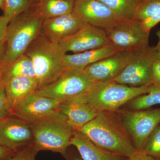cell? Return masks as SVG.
Wrapping results in <instances>:
<instances>
[{"instance_id":"29","label":"cell","mask_w":160,"mask_h":160,"mask_svg":"<svg viewBox=\"0 0 160 160\" xmlns=\"http://www.w3.org/2000/svg\"><path fill=\"white\" fill-rule=\"evenodd\" d=\"M160 22V11L146 19L141 21L142 26L146 31L150 32L151 29Z\"/></svg>"},{"instance_id":"7","label":"cell","mask_w":160,"mask_h":160,"mask_svg":"<svg viewBox=\"0 0 160 160\" xmlns=\"http://www.w3.org/2000/svg\"><path fill=\"white\" fill-rule=\"evenodd\" d=\"M117 113L137 150H143L147 140L160 123L159 109L120 110Z\"/></svg>"},{"instance_id":"22","label":"cell","mask_w":160,"mask_h":160,"mask_svg":"<svg viewBox=\"0 0 160 160\" xmlns=\"http://www.w3.org/2000/svg\"><path fill=\"white\" fill-rule=\"evenodd\" d=\"M74 3L66 0H42L35 9L45 19L73 11Z\"/></svg>"},{"instance_id":"33","label":"cell","mask_w":160,"mask_h":160,"mask_svg":"<svg viewBox=\"0 0 160 160\" xmlns=\"http://www.w3.org/2000/svg\"><path fill=\"white\" fill-rule=\"evenodd\" d=\"M6 50V42H0V72L5 65Z\"/></svg>"},{"instance_id":"37","label":"cell","mask_w":160,"mask_h":160,"mask_svg":"<svg viewBox=\"0 0 160 160\" xmlns=\"http://www.w3.org/2000/svg\"><path fill=\"white\" fill-rule=\"evenodd\" d=\"M31 8H35L42 0H28Z\"/></svg>"},{"instance_id":"9","label":"cell","mask_w":160,"mask_h":160,"mask_svg":"<svg viewBox=\"0 0 160 160\" xmlns=\"http://www.w3.org/2000/svg\"><path fill=\"white\" fill-rule=\"evenodd\" d=\"M105 31L110 43L120 51L135 52L149 46L150 32L135 19L118 22Z\"/></svg>"},{"instance_id":"3","label":"cell","mask_w":160,"mask_h":160,"mask_svg":"<svg viewBox=\"0 0 160 160\" xmlns=\"http://www.w3.org/2000/svg\"><path fill=\"white\" fill-rule=\"evenodd\" d=\"M44 20L35 8H30L11 20L6 36L5 65L25 54L41 33Z\"/></svg>"},{"instance_id":"40","label":"cell","mask_w":160,"mask_h":160,"mask_svg":"<svg viewBox=\"0 0 160 160\" xmlns=\"http://www.w3.org/2000/svg\"><path fill=\"white\" fill-rule=\"evenodd\" d=\"M144 1H145V0H139L140 3L142 2H144Z\"/></svg>"},{"instance_id":"36","label":"cell","mask_w":160,"mask_h":160,"mask_svg":"<svg viewBox=\"0 0 160 160\" xmlns=\"http://www.w3.org/2000/svg\"><path fill=\"white\" fill-rule=\"evenodd\" d=\"M156 35L157 36L158 42L157 45L155 47L160 58V30L157 32Z\"/></svg>"},{"instance_id":"20","label":"cell","mask_w":160,"mask_h":160,"mask_svg":"<svg viewBox=\"0 0 160 160\" xmlns=\"http://www.w3.org/2000/svg\"><path fill=\"white\" fill-rule=\"evenodd\" d=\"M20 76L35 78L33 63L31 59L26 54L14 62L5 65L0 72V81L4 85L12 78Z\"/></svg>"},{"instance_id":"11","label":"cell","mask_w":160,"mask_h":160,"mask_svg":"<svg viewBox=\"0 0 160 160\" xmlns=\"http://www.w3.org/2000/svg\"><path fill=\"white\" fill-rule=\"evenodd\" d=\"M110 42L104 29L85 24L74 34L66 38L59 45L64 52L80 53L102 48Z\"/></svg>"},{"instance_id":"4","label":"cell","mask_w":160,"mask_h":160,"mask_svg":"<svg viewBox=\"0 0 160 160\" xmlns=\"http://www.w3.org/2000/svg\"><path fill=\"white\" fill-rule=\"evenodd\" d=\"M29 124L33 132V144L38 151H50L63 155L71 146L74 129L60 112Z\"/></svg>"},{"instance_id":"1","label":"cell","mask_w":160,"mask_h":160,"mask_svg":"<svg viewBox=\"0 0 160 160\" xmlns=\"http://www.w3.org/2000/svg\"><path fill=\"white\" fill-rule=\"evenodd\" d=\"M96 146L129 157L137 150L115 112L99 111L79 130Z\"/></svg>"},{"instance_id":"27","label":"cell","mask_w":160,"mask_h":160,"mask_svg":"<svg viewBox=\"0 0 160 160\" xmlns=\"http://www.w3.org/2000/svg\"><path fill=\"white\" fill-rule=\"evenodd\" d=\"M38 152V151L32 144L14 152L2 160H35L36 156Z\"/></svg>"},{"instance_id":"25","label":"cell","mask_w":160,"mask_h":160,"mask_svg":"<svg viewBox=\"0 0 160 160\" xmlns=\"http://www.w3.org/2000/svg\"><path fill=\"white\" fill-rule=\"evenodd\" d=\"M160 11V0H145L140 3L135 19L142 21Z\"/></svg>"},{"instance_id":"16","label":"cell","mask_w":160,"mask_h":160,"mask_svg":"<svg viewBox=\"0 0 160 160\" xmlns=\"http://www.w3.org/2000/svg\"><path fill=\"white\" fill-rule=\"evenodd\" d=\"M58 109L66 116L70 126L76 130L93 119L99 112L81 97L60 103Z\"/></svg>"},{"instance_id":"34","label":"cell","mask_w":160,"mask_h":160,"mask_svg":"<svg viewBox=\"0 0 160 160\" xmlns=\"http://www.w3.org/2000/svg\"><path fill=\"white\" fill-rule=\"evenodd\" d=\"M63 156L66 160H83L78 152L77 153L74 151H69L68 149Z\"/></svg>"},{"instance_id":"31","label":"cell","mask_w":160,"mask_h":160,"mask_svg":"<svg viewBox=\"0 0 160 160\" xmlns=\"http://www.w3.org/2000/svg\"><path fill=\"white\" fill-rule=\"evenodd\" d=\"M126 160H160V159L149 155L144 150H137Z\"/></svg>"},{"instance_id":"32","label":"cell","mask_w":160,"mask_h":160,"mask_svg":"<svg viewBox=\"0 0 160 160\" xmlns=\"http://www.w3.org/2000/svg\"><path fill=\"white\" fill-rule=\"evenodd\" d=\"M152 84L160 85V58L155 61L152 67Z\"/></svg>"},{"instance_id":"23","label":"cell","mask_w":160,"mask_h":160,"mask_svg":"<svg viewBox=\"0 0 160 160\" xmlns=\"http://www.w3.org/2000/svg\"><path fill=\"white\" fill-rule=\"evenodd\" d=\"M127 103L131 110L147 109L160 104V85L152 84L149 86L148 93L135 98Z\"/></svg>"},{"instance_id":"13","label":"cell","mask_w":160,"mask_h":160,"mask_svg":"<svg viewBox=\"0 0 160 160\" xmlns=\"http://www.w3.org/2000/svg\"><path fill=\"white\" fill-rule=\"evenodd\" d=\"M134 53L118 52L89 65L82 72L95 82H112L124 70Z\"/></svg>"},{"instance_id":"10","label":"cell","mask_w":160,"mask_h":160,"mask_svg":"<svg viewBox=\"0 0 160 160\" xmlns=\"http://www.w3.org/2000/svg\"><path fill=\"white\" fill-rule=\"evenodd\" d=\"M33 132L29 123L9 114L0 120V145L13 152L33 144Z\"/></svg>"},{"instance_id":"39","label":"cell","mask_w":160,"mask_h":160,"mask_svg":"<svg viewBox=\"0 0 160 160\" xmlns=\"http://www.w3.org/2000/svg\"><path fill=\"white\" fill-rule=\"evenodd\" d=\"M66 1H68V2H71L74 3L77 0H66Z\"/></svg>"},{"instance_id":"24","label":"cell","mask_w":160,"mask_h":160,"mask_svg":"<svg viewBox=\"0 0 160 160\" xmlns=\"http://www.w3.org/2000/svg\"><path fill=\"white\" fill-rule=\"evenodd\" d=\"M30 8L28 0H5L3 15L12 19Z\"/></svg>"},{"instance_id":"30","label":"cell","mask_w":160,"mask_h":160,"mask_svg":"<svg viewBox=\"0 0 160 160\" xmlns=\"http://www.w3.org/2000/svg\"><path fill=\"white\" fill-rule=\"evenodd\" d=\"M11 20L4 15L0 17V42H6L8 25Z\"/></svg>"},{"instance_id":"17","label":"cell","mask_w":160,"mask_h":160,"mask_svg":"<svg viewBox=\"0 0 160 160\" xmlns=\"http://www.w3.org/2000/svg\"><path fill=\"white\" fill-rule=\"evenodd\" d=\"M120 51L110 43L108 46L72 54H66L64 60L66 71L82 72L89 65Z\"/></svg>"},{"instance_id":"6","label":"cell","mask_w":160,"mask_h":160,"mask_svg":"<svg viewBox=\"0 0 160 160\" xmlns=\"http://www.w3.org/2000/svg\"><path fill=\"white\" fill-rule=\"evenodd\" d=\"M95 83L83 72L65 71L58 78L38 89L35 93L64 102L85 95Z\"/></svg>"},{"instance_id":"15","label":"cell","mask_w":160,"mask_h":160,"mask_svg":"<svg viewBox=\"0 0 160 160\" xmlns=\"http://www.w3.org/2000/svg\"><path fill=\"white\" fill-rule=\"evenodd\" d=\"M85 24L73 11L44 20L41 33L52 42L59 44L64 39L74 34Z\"/></svg>"},{"instance_id":"26","label":"cell","mask_w":160,"mask_h":160,"mask_svg":"<svg viewBox=\"0 0 160 160\" xmlns=\"http://www.w3.org/2000/svg\"><path fill=\"white\" fill-rule=\"evenodd\" d=\"M143 150L149 155L160 159V126L150 135Z\"/></svg>"},{"instance_id":"21","label":"cell","mask_w":160,"mask_h":160,"mask_svg":"<svg viewBox=\"0 0 160 160\" xmlns=\"http://www.w3.org/2000/svg\"><path fill=\"white\" fill-rule=\"evenodd\" d=\"M113 12L120 22L134 19L140 4L139 0H98Z\"/></svg>"},{"instance_id":"35","label":"cell","mask_w":160,"mask_h":160,"mask_svg":"<svg viewBox=\"0 0 160 160\" xmlns=\"http://www.w3.org/2000/svg\"><path fill=\"white\" fill-rule=\"evenodd\" d=\"M13 153L14 152L8 150L0 145V160H2L6 158Z\"/></svg>"},{"instance_id":"14","label":"cell","mask_w":160,"mask_h":160,"mask_svg":"<svg viewBox=\"0 0 160 160\" xmlns=\"http://www.w3.org/2000/svg\"><path fill=\"white\" fill-rule=\"evenodd\" d=\"M73 11L86 24L105 30L120 22L108 6L98 0H77Z\"/></svg>"},{"instance_id":"8","label":"cell","mask_w":160,"mask_h":160,"mask_svg":"<svg viewBox=\"0 0 160 160\" xmlns=\"http://www.w3.org/2000/svg\"><path fill=\"white\" fill-rule=\"evenodd\" d=\"M159 57L155 47L135 52L124 70L112 82L132 87L151 85L153 63Z\"/></svg>"},{"instance_id":"18","label":"cell","mask_w":160,"mask_h":160,"mask_svg":"<svg viewBox=\"0 0 160 160\" xmlns=\"http://www.w3.org/2000/svg\"><path fill=\"white\" fill-rule=\"evenodd\" d=\"M70 145L75 147L83 160H126L127 157L96 146L85 135L74 130Z\"/></svg>"},{"instance_id":"38","label":"cell","mask_w":160,"mask_h":160,"mask_svg":"<svg viewBox=\"0 0 160 160\" xmlns=\"http://www.w3.org/2000/svg\"><path fill=\"white\" fill-rule=\"evenodd\" d=\"M5 6V0H0V9L4 10Z\"/></svg>"},{"instance_id":"2","label":"cell","mask_w":160,"mask_h":160,"mask_svg":"<svg viewBox=\"0 0 160 160\" xmlns=\"http://www.w3.org/2000/svg\"><path fill=\"white\" fill-rule=\"evenodd\" d=\"M25 54L33 63L38 89L54 82L66 71L64 60L66 53L59 44L52 42L41 33Z\"/></svg>"},{"instance_id":"12","label":"cell","mask_w":160,"mask_h":160,"mask_svg":"<svg viewBox=\"0 0 160 160\" xmlns=\"http://www.w3.org/2000/svg\"><path fill=\"white\" fill-rule=\"evenodd\" d=\"M61 102L36 94H32L10 110L15 116L30 123L44 118L59 111Z\"/></svg>"},{"instance_id":"5","label":"cell","mask_w":160,"mask_h":160,"mask_svg":"<svg viewBox=\"0 0 160 160\" xmlns=\"http://www.w3.org/2000/svg\"><path fill=\"white\" fill-rule=\"evenodd\" d=\"M149 91V86L132 87L113 82H99L81 98L98 111L115 112L130 100Z\"/></svg>"},{"instance_id":"28","label":"cell","mask_w":160,"mask_h":160,"mask_svg":"<svg viewBox=\"0 0 160 160\" xmlns=\"http://www.w3.org/2000/svg\"><path fill=\"white\" fill-rule=\"evenodd\" d=\"M10 113V108L6 97L5 86L0 81V120Z\"/></svg>"},{"instance_id":"19","label":"cell","mask_w":160,"mask_h":160,"mask_svg":"<svg viewBox=\"0 0 160 160\" xmlns=\"http://www.w3.org/2000/svg\"><path fill=\"white\" fill-rule=\"evenodd\" d=\"M10 110L38 89L35 78L20 76L12 78L4 84Z\"/></svg>"}]
</instances>
